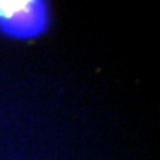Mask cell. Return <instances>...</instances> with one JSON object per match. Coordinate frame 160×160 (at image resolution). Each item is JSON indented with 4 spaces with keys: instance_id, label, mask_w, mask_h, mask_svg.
<instances>
[{
    "instance_id": "1",
    "label": "cell",
    "mask_w": 160,
    "mask_h": 160,
    "mask_svg": "<svg viewBox=\"0 0 160 160\" xmlns=\"http://www.w3.org/2000/svg\"><path fill=\"white\" fill-rule=\"evenodd\" d=\"M49 26V7L46 2L0 0V33L7 38L28 40L46 33Z\"/></svg>"
}]
</instances>
